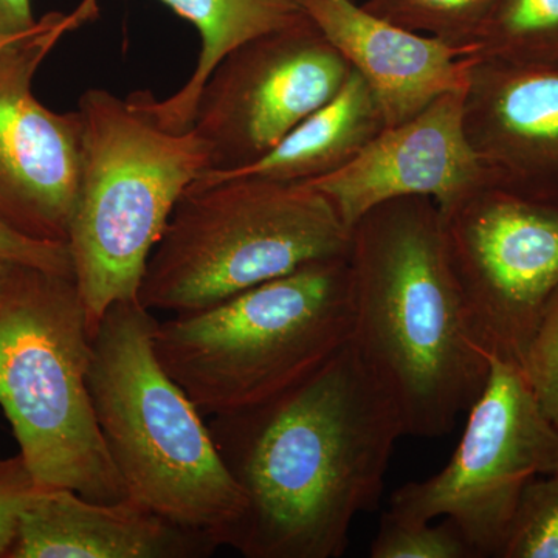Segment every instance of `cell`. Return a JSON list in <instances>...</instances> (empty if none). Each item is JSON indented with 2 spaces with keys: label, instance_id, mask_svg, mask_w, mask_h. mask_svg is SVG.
<instances>
[{
  "label": "cell",
  "instance_id": "6da1fadb",
  "mask_svg": "<svg viewBox=\"0 0 558 558\" xmlns=\"http://www.w3.org/2000/svg\"><path fill=\"white\" fill-rule=\"evenodd\" d=\"M245 497L229 539L247 558H339L380 505L402 418L354 343L277 398L208 422Z\"/></svg>",
  "mask_w": 558,
  "mask_h": 558
},
{
  "label": "cell",
  "instance_id": "7a4b0ae2",
  "mask_svg": "<svg viewBox=\"0 0 558 558\" xmlns=\"http://www.w3.org/2000/svg\"><path fill=\"white\" fill-rule=\"evenodd\" d=\"M352 343L387 389L405 436L439 438L486 387L481 348L451 269L440 209L399 197L352 226Z\"/></svg>",
  "mask_w": 558,
  "mask_h": 558
},
{
  "label": "cell",
  "instance_id": "3957f363",
  "mask_svg": "<svg viewBox=\"0 0 558 558\" xmlns=\"http://www.w3.org/2000/svg\"><path fill=\"white\" fill-rule=\"evenodd\" d=\"M157 323L138 300L102 317L89 373L98 425L128 497L227 546L245 497L204 414L157 359Z\"/></svg>",
  "mask_w": 558,
  "mask_h": 558
},
{
  "label": "cell",
  "instance_id": "277c9868",
  "mask_svg": "<svg viewBox=\"0 0 558 558\" xmlns=\"http://www.w3.org/2000/svg\"><path fill=\"white\" fill-rule=\"evenodd\" d=\"M348 256L312 260L240 295L157 323L154 349L204 416L252 409L351 343Z\"/></svg>",
  "mask_w": 558,
  "mask_h": 558
},
{
  "label": "cell",
  "instance_id": "5b68a950",
  "mask_svg": "<svg viewBox=\"0 0 558 558\" xmlns=\"http://www.w3.org/2000/svg\"><path fill=\"white\" fill-rule=\"evenodd\" d=\"M78 110L83 163L68 248L95 336L113 304L138 300L150 253L182 194L211 170V154L196 132L165 130L130 97L86 90Z\"/></svg>",
  "mask_w": 558,
  "mask_h": 558
},
{
  "label": "cell",
  "instance_id": "8992f818",
  "mask_svg": "<svg viewBox=\"0 0 558 558\" xmlns=\"http://www.w3.org/2000/svg\"><path fill=\"white\" fill-rule=\"evenodd\" d=\"M94 336L73 278L13 266L0 292V407L38 490L128 498L89 388Z\"/></svg>",
  "mask_w": 558,
  "mask_h": 558
},
{
  "label": "cell",
  "instance_id": "52a82bcc",
  "mask_svg": "<svg viewBox=\"0 0 558 558\" xmlns=\"http://www.w3.org/2000/svg\"><path fill=\"white\" fill-rule=\"evenodd\" d=\"M349 245L351 230L306 182H194L150 253L138 301L153 314L207 310L312 260L348 256Z\"/></svg>",
  "mask_w": 558,
  "mask_h": 558
},
{
  "label": "cell",
  "instance_id": "ba28073f",
  "mask_svg": "<svg viewBox=\"0 0 558 558\" xmlns=\"http://www.w3.org/2000/svg\"><path fill=\"white\" fill-rule=\"evenodd\" d=\"M468 413L449 464L398 488L389 512L411 521L449 517L478 558H498L524 488L558 473V425L523 365L492 355L486 387Z\"/></svg>",
  "mask_w": 558,
  "mask_h": 558
},
{
  "label": "cell",
  "instance_id": "9c48e42d",
  "mask_svg": "<svg viewBox=\"0 0 558 558\" xmlns=\"http://www.w3.org/2000/svg\"><path fill=\"white\" fill-rule=\"evenodd\" d=\"M440 215L476 340L492 357L524 366L558 289V197L490 178Z\"/></svg>",
  "mask_w": 558,
  "mask_h": 558
},
{
  "label": "cell",
  "instance_id": "30bf717a",
  "mask_svg": "<svg viewBox=\"0 0 558 558\" xmlns=\"http://www.w3.org/2000/svg\"><path fill=\"white\" fill-rule=\"evenodd\" d=\"M351 68L311 21L248 40L209 76L191 130L204 138L211 170L255 163L339 94Z\"/></svg>",
  "mask_w": 558,
  "mask_h": 558
},
{
  "label": "cell",
  "instance_id": "8fae6325",
  "mask_svg": "<svg viewBox=\"0 0 558 558\" xmlns=\"http://www.w3.org/2000/svg\"><path fill=\"white\" fill-rule=\"evenodd\" d=\"M97 0L50 13L0 51V220L33 240L68 244L83 163V119L33 94L39 65L68 33L97 14Z\"/></svg>",
  "mask_w": 558,
  "mask_h": 558
},
{
  "label": "cell",
  "instance_id": "7c38bea8",
  "mask_svg": "<svg viewBox=\"0 0 558 558\" xmlns=\"http://www.w3.org/2000/svg\"><path fill=\"white\" fill-rule=\"evenodd\" d=\"M465 90L447 92L413 119L385 128L354 160L307 185L349 230L369 209L399 197H429L449 211L492 178L465 134Z\"/></svg>",
  "mask_w": 558,
  "mask_h": 558
},
{
  "label": "cell",
  "instance_id": "4fadbf2b",
  "mask_svg": "<svg viewBox=\"0 0 558 558\" xmlns=\"http://www.w3.org/2000/svg\"><path fill=\"white\" fill-rule=\"evenodd\" d=\"M464 130L492 179L558 197V65L476 58Z\"/></svg>",
  "mask_w": 558,
  "mask_h": 558
},
{
  "label": "cell",
  "instance_id": "5bb4252c",
  "mask_svg": "<svg viewBox=\"0 0 558 558\" xmlns=\"http://www.w3.org/2000/svg\"><path fill=\"white\" fill-rule=\"evenodd\" d=\"M311 21L368 83L387 128L447 92L468 89L476 47L451 46L374 16L355 0H300Z\"/></svg>",
  "mask_w": 558,
  "mask_h": 558
},
{
  "label": "cell",
  "instance_id": "9a60e30c",
  "mask_svg": "<svg viewBox=\"0 0 558 558\" xmlns=\"http://www.w3.org/2000/svg\"><path fill=\"white\" fill-rule=\"evenodd\" d=\"M219 548L128 497L92 501L68 490H36L21 513L9 558H205Z\"/></svg>",
  "mask_w": 558,
  "mask_h": 558
},
{
  "label": "cell",
  "instance_id": "2e32d148",
  "mask_svg": "<svg viewBox=\"0 0 558 558\" xmlns=\"http://www.w3.org/2000/svg\"><path fill=\"white\" fill-rule=\"evenodd\" d=\"M387 128L368 83L351 69L339 94L315 110L263 159L233 171H207L196 182L255 178L310 182L339 171Z\"/></svg>",
  "mask_w": 558,
  "mask_h": 558
},
{
  "label": "cell",
  "instance_id": "e0dca14e",
  "mask_svg": "<svg viewBox=\"0 0 558 558\" xmlns=\"http://www.w3.org/2000/svg\"><path fill=\"white\" fill-rule=\"evenodd\" d=\"M199 32L202 47L194 72L182 89L165 100L148 90L130 95L140 109L168 131L193 126L205 84L219 62L248 40L281 31L307 17L300 0H160Z\"/></svg>",
  "mask_w": 558,
  "mask_h": 558
},
{
  "label": "cell",
  "instance_id": "ac0fdd59",
  "mask_svg": "<svg viewBox=\"0 0 558 558\" xmlns=\"http://www.w3.org/2000/svg\"><path fill=\"white\" fill-rule=\"evenodd\" d=\"M475 44L481 60L558 65V0H498Z\"/></svg>",
  "mask_w": 558,
  "mask_h": 558
},
{
  "label": "cell",
  "instance_id": "d6986e66",
  "mask_svg": "<svg viewBox=\"0 0 558 558\" xmlns=\"http://www.w3.org/2000/svg\"><path fill=\"white\" fill-rule=\"evenodd\" d=\"M498 0H365L360 3L374 16L451 44L476 47Z\"/></svg>",
  "mask_w": 558,
  "mask_h": 558
},
{
  "label": "cell",
  "instance_id": "ffe728a7",
  "mask_svg": "<svg viewBox=\"0 0 558 558\" xmlns=\"http://www.w3.org/2000/svg\"><path fill=\"white\" fill-rule=\"evenodd\" d=\"M498 558H558V473L524 488Z\"/></svg>",
  "mask_w": 558,
  "mask_h": 558
},
{
  "label": "cell",
  "instance_id": "44dd1931",
  "mask_svg": "<svg viewBox=\"0 0 558 558\" xmlns=\"http://www.w3.org/2000/svg\"><path fill=\"white\" fill-rule=\"evenodd\" d=\"M373 558H478L458 524L449 517L432 526V521L400 519L395 513L381 515L379 532L371 545Z\"/></svg>",
  "mask_w": 558,
  "mask_h": 558
},
{
  "label": "cell",
  "instance_id": "7402d4cb",
  "mask_svg": "<svg viewBox=\"0 0 558 558\" xmlns=\"http://www.w3.org/2000/svg\"><path fill=\"white\" fill-rule=\"evenodd\" d=\"M523 368L539 405L558 425V289L546 304Z\"/></svg>",
  "mask_w": 558,
  "mask_h": 558
},
{
  "label": "cell",
  "instance_id": "603a6c76",
  "mask_svg": "<svg viewBox=\"0 0 558 558\" xmlns=\"http://www.w3.org/2000/svg\"><path fill=\"white\" fill-rule=\"evenodd\" d=\"M38 490L24 459H0V558H9L16 543L21 513Z\"/></svg>",
  "mask_w": 558,
  "mask_h": 558
},
{
  "label": "cell",
  "instance_id": "cb8c5ba5",
  "mask_svg": "<svg viewBox=\"0 0 558 558\" xmlns=\"http://www.w3.org/2000/svg\"><path fill=\"white\" fill-rule=\"evenodd\" d=\"M0 260L73 278L68 244L33 240L0 220Z\"/></svg>",
  "mask_w": 558,
  "mask_h": 558
},
{
  "label": "cell",
  "instance_id": "d4e9b609",
  "mask_svg": "<svg viewBox=\"0 0 558 558\" xmlns=\"http://www.w3.org/2000/svg\"><path fill=\"white\" fill-rule=\"evenodd\" d=\"M32 0H0V33L24 35L35 28Z\"/></svg>",
  "mask_w": 558,
  "mask_h": 558
},
{
  "label": "cell",
  "instance_id": "484cf974",
  "mask_svg": "<svg viewBox=\"0 0 558 558\" xmlns=\"http://www.w3.org/2000/svg\"><path fill=\"white\" fill-rule=\"evenodd\" d=\"M32 31H33V28H32ZM27 33H24V35H3V33H0V51H2L3 49H7V47H9L10 44H13L14 40L22 38V36L27 35Z\"/></svg>",
  "mask_w": 558,
  "mask_h": 558
},
{
  "label": "cell",
  "instance_id": "4316f807",
  "mask_svg": "<svg viewBox=\"0 0 558 558\" xmlns=\"http://www.w3.org/2000/svg\"><path fill=\"white\" fill-rule=\"evenodd\" d=\"M11 267H13V264L0 260V292H2L3 284H5L7 278H9Z\"/></svg>",
  "mask_w": 558,
  "mask_h": 558
}]
</instances>
